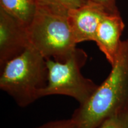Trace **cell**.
<instances>
[{"mask_svg": "<svg viewBox=\"0 0 128 128\" xmlns=\"http://www.w3.org/2000/svg\"><path fill=\"white\" fill-rule=\"evenodd\" d=\"M48 76L46 59L30 46L1 67L0 88L24 108L40 98L39 92L47 84Z\"/></svg>", "mask_w": 128, "mask_h": 128, "instance_id": "cell-2", "label": "cell"}, {"mask_svg": "<svg viewBox=\"0 0 128 128\" xmlns=\"http://www.w3.org/2000/svg\"><path fill=\"white\" fill-rule=\"evenodd\" d=\"M0 8L27 28L37 9L35 0H0Z\"/></svg>", "mask_w": 128, "mask_h": 128, "instance_id": "cell-8", "label": "cell"}, {"mask_svg": "<svg viewBox=\"0 0 128 128\" xmlns=\"http://www.w3.org/2000/svg\"><path fill=\"white\" fill-rule=\"evenodd\" d=\"M34 128H77L76 121L72 118L48 122Z\"/></svg>", "mask_w": 128, "mask_h": 128, "instance_id": "cell-10", "label": "cell"}, {"mask_svg": "<svg viewBox=\"0 0 128 128\" xmlns=\"http://www.w3.org/2000/svg\"><path fill=\"white\" fill-rule=\"evenodd\" d=\"M128 102V40L122 41L109 76L71 118L77 128H98L105 120L118 114Z\"/></svg>", "mask_w": 128, "mask_h": 128, "instance_id": "cell-1", "label": "cell"}, {"mask_svg": "<svg viewBox=\"0 0 128 128\" xmlns=\"http://www.w3.org/2000/svg\"><path fill=\"white\" fill-rule=\"evenodd\" d=\"M98 128H124L118 115L108 118Z\"/></svg>", "mask_w": 128, "mask_h": 128, "instance_id": "cell-11", "label": "cell"}, {"mask_svg": "<svg viewBox=\"0 0 128 128\" xmlns=\"http://www.w3.org/2000/svg\"><path fill=\"white\" fill-rule=\"evenodd\" d=\"M117 115L122 123L124 128H128V102Z\"/></svg>", "mask_w": 128, "mask_h": 128, "instance_id": "cell-13", "label": "cell"}, {"mask_svg": "<svg viewBox=\"0 0 128 128\" xmlns=\"http://www.w3.org/2000/svg\"><path fill=\"white\" fill-rule=\"evenodd\" d=\"M124 28L119 12H108L102 18L96 32L94 42L112 66L119 54Z\"/></svg>", "mask_w": 128, "mask_h": 128, "instance_id": "cell-7", "label": "cell"}, {"mask_svg": "<svg viewBox=\"0 0 128 128\" xmlns=\"http://www.w3.org/2000/svg\"><path fill=\"white\" fill-rule=\"evenodd\" d=\"M103 6L110 12H119L116 7V0H88Z\"/></svg>", "mask_w": 128, "mask_h": 128, "instance_id": "cell-12", "label": "cell"}, {"mask_svg": "<svg viewBox=\"0 0 128 128\" xmlns=\"http://www.w3.org/2000/svg\"><path fill=\"white\" fill-rule=\"evenodd\" d=\"M110 12L102 5L88 1L68 11V21L76 44L94 41L97 29L104 16Z\"/></svg>", "mask_w": 128, "mask_h": 128, "instance_id": "cell-6", "label": "cell"}, {"mask_svg": "<svg viewBox=\"0 0 128 128\" xmlns=\"http://www.w3.org/2000/svg\"><path fill=\"white\" fill-rule=\"evenodd\" d=\"M30 46L27 27L0 8V67Z\"/></svg>", "mask_w": 128, "mask_h": 128, "instance_id": "cell-5", "label": "cell"}, {"mask_svg": "<svg viewBox=\"0 0 128 128\" xmlns=\"http://www.w3.org/2000/svg\"><path fill=\"white\" fill-rule=\"evenodd\" d=\"M27 30L30 46L46 59L64 62L76 49L68 11L37 5Z\"/></svg>", "mask_w": 128, "mask_h": 128, "instance_id": "cell-3", "label": "cell"}, {"mask_svg": "<svg viewBox=\"0 0 128 128\" xmlns=\"http://www.w3.org/2000/svg\"><path fill=\"white\" fill-rule=\"evenodd\" d=\"M37 5L64 10L77 8L87 2L88 0H35Z\"/></svg>", "mask_w": 128, "mask_h": 128, "instance_id": "cell-9", "label": "cell"}, {"mask_svg": "<svg viewBox=\"0 0 128 128\" xmlns=\"http://www.w3.org/2000/svg\"><path fill=\"white\" fill-rule=\"evenodd\" d=\"M87 55L82 49L76 48L64 62L46 59L48 82L39 92V98L52 95L72 97L83 104L97 89L92 80L86 78L81 70L86 64Z\"/></svg>", "mask_w": 128, "mask_h": 128, "instance_id": "cell-4", "label": "cell"}]
</instances>
